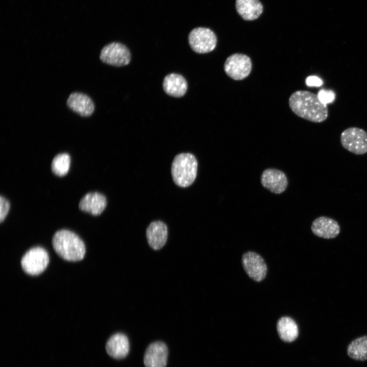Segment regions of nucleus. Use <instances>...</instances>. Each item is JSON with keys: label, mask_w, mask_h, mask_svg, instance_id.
<instances>
[{"label": "nucleus", "mask_w": 367, "mask_h": 367, "mask_svg": "<svg viewBox=\"0 0 367 367\" xmlns=\"http://www.w3.org/2000/svg\"><path fill=\"white\" fill-rule=\"evenodd\" d=\"M238 13L245 20L257 19L263 11V6L259 0H236Z\"/></svg>", "instance_id": "nucleus-18"}, {"label": "nucleus", "mask_w": 367, "mask_h": 367, "mask_svg": "<svg viewBox=\"0 0 367 367\" xmlns=\"http://www.w3.org/2000/svg\"><path fill=\"white\" fill-rule=\"evenodd\" d=\"M67 105L73 112L83 117H89L94 112L95 106L91 98L81 92L72 93L67 100Z\"/></svg>", "instance_id": "nucleus-14"}, {"label": "nucleus", "mask_w": 367, "mask_h": 367, "mask_svg": "<svg viewBox=\"0 0 367 367\" xmlns=\"http://www.w3.org/2000/svg\"><path fill=\"white\" fill-rule=\"evenodd\" d=\"M56 252L68 261H79L83 259L86 248L85 244L75 233L66 229L57 231L52 239Z\"/></svg>", "instance_id": "nucleus-2"}, {"label": "nucleus", "mask_w": 367, "mask_h": 367, "mask_svg": "<svg viewBox=\"0 0 367 367\" xmlns=\"http://www.w3.org/2000/svg\"><path fill=\"white\" fill-rule=\"evenodd\" d=\"M10 208L9 201L3 196L0 198V221L2 222L7 216Z\"/></svg>", "instance_id": "nucleus-23"}, {"label": "nucleus", "mask_w": 367, "mask_h": 367, "mask_svg": "<svg viewBox=\"0 0 367 367\" xmlns=\"http://www.w3.org/2000/svg\"><path fill=\"white\" fill-rule=\"evenodd\" d=\"M261 183L263 187L275 194L284 192L287 186L285 174L276 169H267L261 175Z\"/></svg>", "instance_id": "nucleus-11"}, {"label": "nucleus", "mask_w": 367, "mask_h": 367, "mask_svg": "<svg viewBox=\"0 0 367 367\" xmlns=\"http://www.w3.org/2000/svg\"><path fill=\"white\" fill-rule=\"evenodd\" d=\"M276 328L280 338L285 342H292L298 336V327L296 322L289 317H283L277 321Z\"/></svg>", "instance_id": "nucleus-19"}, {"label": "nucleus", "mask_w": 367, "mask_h": 367, "mask_svg": "<svg viewBox=\"0 0 367 367\" xmlns=\"http://www.w3.org/2000/svg\"><path fill=\"white\" fill-rule=\"evenodd\" d=\"M197 167V161L193 154L181 153L176 155L171 165L173 181L180 187L190 186L196 179Z\"/></svg>", "instance_id": "nucleus-3"}, {"label": "nucleus", "mask_w": 367, "mask_h": 367, "mask_svg": "<svg viewBox=\"0 0 367 367\" xmlns=\"http://www.w3.org/2000/svg\"><path fill=\"white\" fill-rule=\"evenodd\" d=\"M188 40L191 48L199 54L208 53L213 50L217 39L215 33L206 28L198 27L190 33Z\"/></svg>", "instance_id": "nucleus-5"}, {"label": "nucleus", "mask_w": 367, "mask_h": 367, "mask_svg": "<svg viewBox=\"0 0 367 367\" xmlns=\"http://www.w3.org/2000/svg\"><path fill=\"white\" fill-rule=\"evenodd\" d=\"M306 84L310 87H320L323 84V81L316 76H309L306 79Z\"/></svg>", "instance_id": "nucleus-24"}, {"label": "nucleus", "mask_w": 367, "mask_h": 367, "mask_svg": "<svg viewBox=\"0 0 367 367\" xmlns=\"http://www.w3.org/2000/svg\"><path fill=\"white\" fill-rule=\"evenodd\" d=\"M129 348L128 337L122 333L113 334L108 339L106 345L107 353L115 359L125 357L129 351Z\"/></svg>", "instance_id": "nucleus-15"}, {"label": "nucleus", "mask_w": 367, "mask_h": 367, "mask_svg": "<svg viewBox=\"0 0 367 367\" xmlns=\"http://www.w3.org/2000/svg\"><path fill=\"white\" fill-rule=\"evenodd\" d=\"M318 96L320 101L325 104L332 102L335 99V93L330 90L321 89Z\"/></svg>", "instance_id": "nucleus-22"}, {"label": "nucleus", "mask_w": 367, "mask_h": 367, "mask_svg": "<svg viewBox=\"0 0 367 367\" xmlns=\"http://www.w3.org/2000/svg\"><path fill=\"white\" fill-rule=\"evenodd\" d=\"M106 197L98 192L88 193L80 200L79 208L81 210L97 216L101 214L107 206Z\"/></svg>", "instance_id": "nucleus-16"}, {"label": "nucleus", "mask_w": 367, "mask_h": 367, "mask_svg": "<svg viewBox=\"0 0 367 367\" xmlns=\"http://www.w3.org/2000/svg\"><path fill=\"white\" fill-rule=\"evenodd\" d=\"M49 263L47 252L40 247H33L22 256L21 265L23 271L31 275H37L42 273Z\"/></svg>", "instance_id": "nucleus-4"}, {"label": "nucleus", "mask_w": 367, "mask_h": 367, "mask_svg": "<svg viewBox=\"0 0 367 367\" xmlns=\"http://www.w3.org/2000/svg\"><path fill=\"white\" fill-rule=\"evenodd\" d=\"M163 87L164 91L170 96L180 97L183 96L188 89L186 80L181 75L170 73L167 75L163 80Z\"/></svg>", "instance_id": "nucleus-17"}, {"label": "nucleus", "mask_w": 367, "mask_h": 367, "mask_svg": "<svg viewBox=\"0 0 367 367\" xmlns=\"http://www.w3.org/2000/svg\"><path fill=\"white\" fill-rule=\"evenodd\" d=\"M224 69L226 73L234 80H242L247 77L252 69L250 58L244 54H234L226 60Z\"/></svg>", "instance_id": "nucleus-8"}, {"label": "nucleus", "mask_w": 367, "mask_h": 367, "mask_svg": "<svg viewBox=\"0 0 367 367\" xmlns=\"http://www.w3.org/2000/svg\"><path fill=\"white\" fill-rule=\"evenodd\" d=\"M146 234L150 247L155 250H159L167 242V226L163 221L160 220L153 221L147 227Z\"/></svg>", "instance_id": "nucleus-13"}, {"label": "nucleus", "mask_w": 367, "mask_h": 367, "mask_svg": "<svg viewBox=\"0 0 367 367\" xmlns=\"http://www.w3.org/2000/svg\"><path fill=\"white\" fill-rule=\"evenodd\" d=\"M70 165L69 155L66 153H60L54 158L51 165V170L56 175L63 176L68 173Z\"/></svg>", "instance_id": "nucleus-21"}, {"label": "nucleus", "mask_w": 367, "mask_h": 367, "mask_svg": "<svg viewBox=\"0 0 367 367\" xmlns=\"http://www.w3.org/2000/svg\"><path fill=\"white\" fill-rule=\"evenodd\" d=\"M340 143L343 147L355 154L367 153V132L356 127L344 130L340 135Z\"/></svg>", "instance_id": "nucleus-6"}, {"label": "nucleus", "mask_w": 367, "mask_h": 367, "mask_svg": "<svg viewBox=\"0 0 367 367\" xmlns=\"http://www.w3.org/2000/svg\"><path fill=\"white\" fill-rule=\"evenodd\" d=\"M292 111L302 118L313 122H322L328 117L327 104L322 102L318 95L307 91L293 93L289 98Z\"/></svg>", "instance_id": "nucleus-1"}, {"label": "nucleus", "mask_w": 367, "mask_h": 367, "mask_svg": "<svg viewBox=\"0 0 367 367\" xmlns=\"http://www.w3.org/2000/svg\"><path fill=\"white\" fill-rule=\"evenodd\" d=\"M242 263L246 274L253 280L259 282L265 278L267 267L258 254L252 251L245 253L242 257Z\"/></svg>", "instance_id": "nucleus-9"}, {"label": "nucleus", "mask_w": 367, "mask_h": 367, "mask_svg": "<svg viewBox=\"0 0 367 367\" xmlns=\"http://www.w3.org/2000/svg\"><path fill=\"white\" fill-rule=\"evenodd\" d=\"M168 355L166 345L162 342H155L147 348L144 355L145 367H166Z\"/></svg>", "instance_id": "nucleus-10"}, {"label": "nucleus", "mask_w": 367, "mask_h": 367, "mask_svg": "<svg viewBox=\"0 0 367 367\" xmlns=\"http://www.w3.org/2000/svg\"><path fill=\"white\" fill-rule=\"evenodd\" d=\"M131 59L128 48L119 42H112L104 46L100 54V60L103 63L117 67L127 65Z\"/></svg>", "instance_id": "nucleus-7"}, {"label": "nucleus", "mask_w": 367, "mask_h": 367, "mask_svg": "<svg viewBox=\"0 0 367 367\" xmlns=\"http://www.w3.org/2000/svg\"><path fill=\"white\" fill-rule=\"evenodd\" d=\"M311 230L318 237L330 239L335 238L339 234L340 226L333 219L321 216L312 222Z\"/></svg>", "instance_id": "nucleus-12"}, {"label": "nucleus", "mask_w": 367, "mask_h": 367, "mask_svg": "<svg viewBox=\"0 0 367 367\" xmlns=\"http://www.w3.org/2000/svg\"><path fill=\"white\" fill-rule=\"evenodd\" d=\"M347 353L354 360H367V335L361 336L351 342L348 345Z\"/></svg>", "instance_id": "nucleus-20"}]
</instances>
